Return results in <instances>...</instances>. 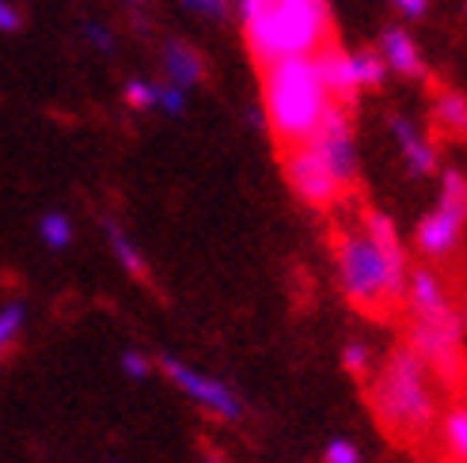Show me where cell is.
Here are the masks:
<instances>
[{"label":"cell","instance_id":"obj_29","mask_svg":"<svg viewBox=\"0 0 467 463\" xmlns=\"http://www.w3.org/2000/svg\"><path fill=\"white\" fill-rule=\"evenodd\" d=\"M391 5H395V8H400L403 15H410V19H418V15H422V12L430 8V0H391Z\"/></svg>","mask_w":467,"mask_h":463},{"label":"cell","instance_id":"obj_9","mask_svg":"<svg viewBox=\"0 0 467 463\" xmlns=\"http://www.w3.org/2000/svg\"><path fill=\"white\" fill-rule=\"evenodd\" d=\"M308 145L327 159V168L338 175L342 187L358 179V145H354V126H349V114L342 103H335L323 114L319 129L308 137Z\"/></svg>","mask_w":467,"mask_h":463},{"label":"cell","instance_id":"obj_30","mask_svg":"<svg viewBox=\"0 0 467 463\" xmlns=\"http://www.w3.org/2000/svg\"><path fill=\"white\" fill-rule=\"evenodd\" d=\"M202 463H224V456L221 452H205V459Z\"/></svg>","mask_w":467,"mask_h":463},{"label":"cell","instance_id":"obj_12","mask_svg":"<svg viewBox=\"0 0 467 463\" xmlns=\"http://www.w3.org/2000/svg\"><path fill=\"white\" fill-rule=\"evenodd\" d=\"M391 133H395V141H400V152L407 159V168L414 175H433L437 171V152L433 145L426 141L422 133H418L407 118H391Z\"/></svg>","mask_w":467,"mask_h":463},{"label":"cell","instance_id":"obj_27","mask_svg":"<svg viewBox=\"0 0 467 463\" xmlns=\"http://www.w3.org/2000/svg\"><path fill=\"white\" fill-rule=\"evenodd\" d=\"M182 5L186 8H191V12H202V15H213V19H221L224 15V0H182Z\"/></svg>","mask_w":467,"mask_h":463},{"label":"cell","instance_id":"obj_14","mask_svg":"<svg viewBox=\"0 0 467 463\" xmlns=\"http://www.w3.org/2000/svg\"><path fill=\"white\" fill-rule=\"evenodd\" d=\"M163 73L179 87H194L205 77V65L198 57V50H191L186 42H168L163 46Z\"/></svg>","mask_w":467,"mask_h":463},{"label":"cell","instance_id":"obj_8","mask_svg":"<svg viewBox=\"0 0 467 463\" xmlns=\"http://www.w3.org/2000/svg\"><path fill=\"white\" fill-rule=\"evenodd\" d=\"M160 368L179 391H186V396H191L194 403H202L209 414H217V418H224V422H240L244 418V406H240L236 391H232L228 384L198 373L194 365H186L179 357H160Z\"/></svg>","mask_w":467,"mask_h":463},{"label":"cell","instance_id":"obj_20","mask_svg":"<svg viewBox=\"0 0 467 463\" xmlns=\"http://www.w3.org/2000/svg\"><path fill=\"white\" fill-rule=\"evenodd\" d=\"M23 319H27V312H23V304H8L5 312H0V361H5V354L12 350V342L19 338V331H23Z\"/></svg>","mask_w":467,"mask_h":463},{"label":"cell","instance_id":"obj_2","mask_svg":"<svg viewBox=\"0 0 467 463\" xmlns=\"http://www.w3.org/2000/svg\"><path fill=\"white\" fill-rule=\"evenodd\" d=\"M263 107L274 137L282 145H300L319 129L323 114L335 107L327 91L316 54L282 57L263 65Z\"/></svg>","mask_w":467,"mask_h":463},{"label":"cell","instance_id":"obj_17","mask_svg":"<svg viewBox=\"0 0 467 463\" xmlns=\"http://www.w3.org/2000/svg\"><path fill=\"white\" fill-rule=\"evenodd\" d=\"M107 240H110L114 259L122 262V270H126L130 277H137V282H145V277H149V262H145V254L137 251V243L126 236L119 224H107Z\"/></svg>","mask_w":467,"mask_h":463},{"label":"cell","instance_id":"obj_18","mask_svg":"<svg viewBox=\"0 0 467 463\" xmlns=\"http://www.w3.org/2000/svg\"><path fill=\"white\" fill-rule=\"evenodd\" d=\"M354 73H358L361 87H380L388 77V61L377 50H361V54H354Z\"/></svg>","mask_w":467,"mask_h":463},{"label":"cell","instance_id":"obj_5","mask_svg":"<svg viewBox=\"0 0 467 463\" xmlns=\"http://www.w3.org/2000/svg\"><path fill=\"white\" fill-rule=\"evenodd\" d=\"M463 228H467V179L460 171H445V179H441L437 210L426 213L422 224H418L414 247H418L422 259L441 262L460 247Z\"/></svg>","mask_w":467,"mask_h":463},{"label":"cell","instance_id":"obj_26","mask_svg":"<svg viewBox=\"0 0 467 463\" xmlns=\"http://www.w3.org/2000/svg\"><path fill=\"white\" fill-rule=\"evenodd\" d=\"M23 27V12L12 0H0V31H19Z\"/></svg>","mask_w":467,"mask_h":463},{"label":"cell","instance_id":"obj_23","mask_svg":"<svg viewBox=\"0 0 467 463\" xmlns=\"http://www.w3.org/2000/svg\"><path fill=\"white\" fill-rule=\"evenodd\" d=\"M126 103H130L133 110H152V107H156V84L130 80V84H126Z\"/></svg>","mask_w":467,"mask_h":463},{"label":"cell","instance_id":"obj_7","mask_svg":"<svg viewBox=\"0 0 467 463\" xmlns=\"http://www.w3.org/2000/svg\"><path fill=\"white\" fill-rule=\"evenodd\" d=\"M285 175H289V187L293 194L305 201V205H316V210H327L335 205L338 194H342V182L338 175L327 168V159L308 145H289V156H285Z\"/></svg>","mask_w":467,"mask_h":463},{"label":"cell","instance_id":"obj_3","mask_svg":"<svg viewBox=\"0 0 467 463\" xmlns=\"http://www.w3.org/2000/svg\"><path fill=\"white\" fill-rule=\"evenodd\" d=\"M240 19L259 65L316 54L331 38L327 0H240Z\"/></svg>","mask_w":467,"mask_h":463},{"label":"cell","instance_id":"obj_11","mask_svg":"<svg viewBox=\"0 0 467 463\" xmlns=\"http://www.w3.org/2000/svg\"><path fill=\"white\" fill-rule=\"evenodd\" d=\"M407 304H410V315H449V312H456L445 282H441L430 266H414L407 273Z\"/></svg>","mask_w":467,"mask_h":463},{"label":"cell","instance_id":"obj_24","mask_svg":"<svg viewBox=\"0 0 467 463\" xmlns=\"http://www.w3.org/2000/svg\"><path fill=\"white\" fill-rule=\"evenodd\" d=\"M323 463H361V448L354 441H342V437H335V441L323 448Z\"/></svg>","mask_w":467,"mask_h":463},{"label":"cell","instance_id":"obj_1","mask_svg":"<svg viewBox=\"0 0 467 463\" xmlns=\"http://www.w3.org/2000/svg\"><path fill=\"white\" fill-rule=\"evenodd\" d=\"M407 251L384 213H365L361 232L338 236V282L358 308H384L407 296Z\"/></svg>","mask_w":467,"mask_h":463},{"label":"cell","instance_id":"obj_19","mask_svg":"<svg viewBox=\"0 0 467 463\" xmlns=\"http://www.w3.org/2000/svg\"><path fill=\"white\" fill-rule=\"evenodd\" d=\"M38 236L50 251H61V247L73 243V224H68L65 213H46L42 224H38Z\"/></svg>","mask_w":467,"mask_h":463},{"label":"cell","instance_id":"obj_31","mask_svg":"<svg viewBox=\"0 0 467 463\" xmlns=\"http://www.w3.org/2000/svg\"><path fill=\"white\" fill-rule=\"evenodd\" d=\"M130 5H145V0H130Z\"/></svg>","mask_w":467,"mask_h":463},{"label":"cell","instance_id":"obj_21","mask_svg":"<svg viewBox=\"0 0 467 463\" xmlns=\"http://www.w3.org/2000/svg\"><path fill=\"white\" fill-rule=\"evenodd\" d=\"M156 107L163 110V114H171V118H179L182 114V107H186V87H179V84H156Z\"/></svg>","mask_w":467,"mask_h":463},{"label":"cell","instance_id":"obj_13","mask_svg":"<svg viewBox=\"0 0 467 463\" xmlns=\"http://www.w3.org/2000/svg\"><path fill=\"white\" fill-rule=\"evenodd\" d=\"M380 57L388 61L391 73H400V77H422V54H418V42L407 31H400V27L384 31Z\"/></svg>","mask_w":467,"mask_h":463},{"label":"cell","instance_id":"obj_10","mask_svg":"<svg viewBox=\"0 0 467 463\" xmlns=\"http://www.w3.org/2000/svg\"><path fill=\"white\" fill-rule=\"evenodd\" d=\"M316 65H319V77H323L327 91H331V99L342 103V107L354 103V96L361 91L358 73H354V54H346V50H338V46L323 42L316 50Z\"/></svg>","mask_w":467,"mask_h":463},{"label":"cell","instance_id":"obj_16","mask_svg":"<svg viewBox=\"0 0 467 463\" xmlns=\"http://www.w3.org/2000/svg\"><path fill=\"white\" fill-rule=\"evenodd\" d=\"M441 441L456 463H467V403H456L441 418Z\"/></svg>","mask_w":467,"mask_h":463},{"label":"cell","instance_id":"obj_6","mask_svg":"<svg viewBox=\"0 0 467 463\" xmlns=\"http://www.w3.org/2000/svg\"><path fill=\"white\" fill-rule=\"evenodd\" d=\"M407 345L426 361V368L437 380L456 384L463 376V323H460L456 312H449V315H410Z\"/></svg>","mask_w":467,"mask_h":463},{"label":"cell","instance_id":"obj_28","mask_svg":"<svg viewBox=\"0 0 467 463\" xmlns=\"http://www.w3.org/2000/svg\"><path fill=\"white\" fill-rule=\"evenodd\" d=\"M84 35H88V42H96L103 54H110V50H114V42H110V35L103 31V23H84Z\"/></svg>","mask_w":467,"mask_h":463},{"label":"cell","instance_id":"obj_25","mask_svg":"<svg viewBox=\"0 0 467 463\" xmlns=\"http://www.w3.org/2000/svg\"><path fill=\"white\" fill-rule=\"evenodd\" d=\"M122 373L133 376V380H145V376L152 373V361H149L145 354H137V350H126V354H122Z\"/></svg>","mask_w":467,"mask_h":463},{"label":"cell","instance_id":"obj_22","mask_svg":"<svg viewBox=\"0 0 467 463\" xmlns=\"http://www.w3.org/2000/svg\"><path fill=\"white\" fill-rule=\"evenodd\" d=\"M342 365H346L349 376H368V368H372L368 345H365V342H349L346 350H342Z\"/></svg>","mask_w":467,"mask_h":463},{"label":"cell","instance_id":"obj_15","mask_svg":"<svg viewBox=\"0 0 467 463\" xmlns=\"http://www.w3.org/2000/svg\"><path fill=\"white\" fill-rule=\"evenodd\" d=\"M433 122L449 137H467V96H460V91H441L433 99Z\"/></svg>","mask_w":467,"mask_h":463},{"label":"cell","instance_id":"obj_4","mask_svg":"<svg viewBox=\"0 0 467 463\" xmlns=\"http://www.w3.org/2000/svg\"><path fill=\"white\" fill-rule=\"evenodd\" d=\"M433 373L410 345H400L380 368L372 384V410L377 422L395 437V441H418L437 422V391Z\"/></svg>","mask_w":467,"mask_h":463}]
</instances>
